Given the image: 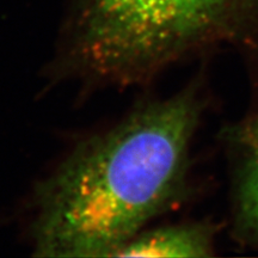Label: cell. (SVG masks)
<instances>
[{
    "label": "cell",
    "mask_w": 258,
    "mask_h": 258,
    "mask_svg": "<svg viewBox=\"0 0 258 258\" xmlns=\"http://www.w3.org/2000/svg\"><path fill=\"white\" fill-rule=\"evenodd\" d=\"M200 118L191 90L80 143L36 192L40 257H117L182 191Z\"/></svg>",
    "instance_id": "obj_1"
},
{
    "label": "cell",
    "mask_w": 258,
    "mask_h": 258,
    "mask_svg": "<svg viewBox=\"0 0 258 258\" xmlns=\"http://www.w3.org/2000/svg\"><path fill=\"white\" fill-rule=\"evenodd\" d=\"M214 247L211 228L200 224L165 226L141 231L122 247L117 257H209Z\"/></svg>",
    "instance_id": "obj_3"
},
{
    "label": "cell",
    "mask_w": 258,
    "mask_h": 258,
    "mask_svg": "<svg viewBox=\"0 0 258 258\" xmlns=\"http://www.w3.org/2000/svg\"><path fill=\"white\" fill-rule=\"evenodd\" d=\"M258 0H90L74 51L90 74L134 83L203 44L230 38Z\"/></svg>",
    "instance_id": "obj_2"
},
{
    "label": "cell",
    "mask_w": 258,
    "mask_h": 258,
    "mask_svg": "<svg viewBox=\"0 0 258 258\" xmlns=\"http://www.w3.org/2000/svg\"><path fill=\"white\" fill-rule=\"evenodd\" d=\"M238 220L241 227L258 239V156H247L237 189Z\"/></svg>",
    "instance_id": "obj_4"
},
{
    "label": "cell",
    "mask_w": 258,
    "mask_h": 258,
    "mask_svg": "<svg viewBox=\"0 0 258 258\" xmlns=\"http://www.w3.org/2000/svg\"><path fill=\"white\" fill-rule=\"evenodd\" d=\"M239 139L247 156H258V108L244 124Z\"/></svg>",
    "instance_id": "obj_5"
}]
</instances>
